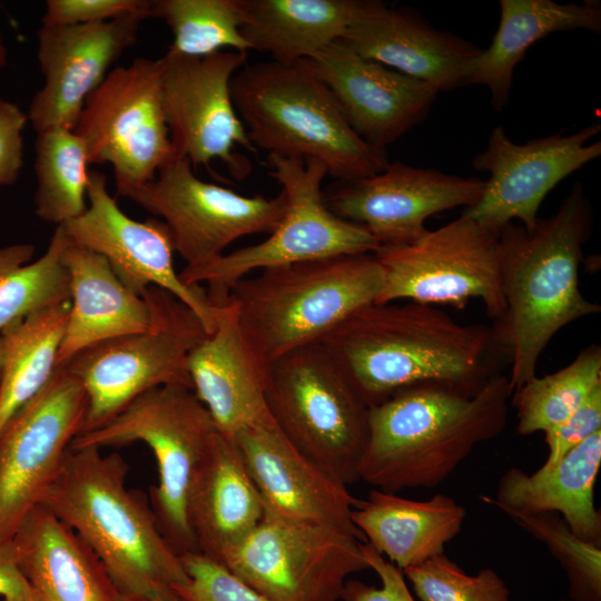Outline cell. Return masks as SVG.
Segmentation results:
<instances>
[{
	"mask_svg": "<svg viewBox=\"0 0 601 601\" xmlns=\"http://www.w3.org/2000/svg\"><path fill=\"white\" fill-rule=\"evenodd\" d=\"M250 50L274 61L309 60L341 40L364 0H239Z\"/></svg>",
	"mask_w": 601,
	"mask_h": 601,
	"instance_id": "31",
	"label": "cell"
},
{
	"mask_svg": "<svg viewBox=\"0 0 601 601\" xmlns=\"http://www.w3.org/2000/svg\"><path fill=\"white\" fill-rule=\"evenodd\" d=\"M508 516L542 542L560 563L569 581L571 600L601 601V546L575 535L554 512Z\"/></svg>",
	"mask_w": 601,
	"mask_h": 601,
	"instance_id": "37",
	"label": "cell"
},
{
	"mask_svg": "<svg viewBox=\"0 0 601 601\" xmlns=\"http://www.w3.org/2000/svg\"><path fill=\"white\" fill-rule=\"evenodd\" d=\"M115 601H186L177 594L169 595H124L119 594Z\"/></svg>",
	"mask_w": 601,
	"mask_h": 601,
	"instance_id": "45",
	"label": "cell"
},
{
	"mask_svg": "<svg viewBox=\"0 0 601 601\" xmlns=\"http://www.w3.org/2000/svg\"><path fill=\"white\" fill-rule=\"evenodd\" d=\"M62 260L70 308L57 367L90 346L149 327L147 300L119 280L104 256L69 239Z\"/></svg>",
	"mask_w": 601,
	"mask_h": 601,
	"instance_id": "28",
	"label": "cell"
},
{
	"mask_svg": "<svg viewBox=\"0 0 601 601\" xmlns=\"http://www.w3.org/2000/svg\"><path fill=\"white\" fill-rule=\"evenodd\" d=\"M73 131L90 165L112 167L119 195L152 180L178 157L162 106L160 59L136 58L111 69L87 98Z\"/></svg>",
	"mask_w": 601,
	"mask_h": 601,
	"instance_id": "12",
	"label": "cell"
},
{
	"mask_svg": "<svg viewBox=\"0 0 601 601\" xmlns=\"http://www.w3.org/2000/svg\"><path fill=\"white\" fill-rule=\"evenodd\" d=\"M601 131L594 122L573 134H555L515 144L503 126L490 134L486 148L472 159L477 171H487L483 193L464 215L499 234L519 219L529 231L539 220L545 196L565 177L601 155V141L588 144Z\"/></svg>",
	"mask_w": 601,
	"mask_h": 601,
	"instance_id": "17",
	"label": "cell"
},
{
	"mask_svg": "<svg viewBox=\"0 0 601 601\" xmlns=\"http://www.w3.org/2000/svg\"><path fill=\"white\" fill-rule=\"evenodd\" d=\"M268 165L269 175L288 200L286 213L270 236L178 273L186 285L206 284L214 303L226 300L231 286L255 270L342 255L374 254L380 248L366 229L326 207L322 183L328 173L321 161L268 154Z\"/></svg>",
	"mask_w": 601,
	"mask_h": 601,
	"instance_id": "9",
	"label": "cell"
},
{
	"mask_svg": "<svg viewBox=\"0 0 601 601\" xmlns=\"http://www.w3.org/2000/svg\"><path fill=\"white\" fill-rule=\"evenodd\" d=\"M233 439L266 514L362 535L352 521L357 499L347 485L302 454L269 414Z\"/></svg>",
	"mask_w": 601,
	"mask_h": 601,
	"instance_id": "21",
	"label": "cell"
},
{
	"mask_svg": "<svg viewBox=\"0 0 601 601\" xmlns=\"http://www.w3.org/2000/svg\"><path fill=\"white\" fill-rule=\"evenodd\" d=\"M485 180L461 177L395 160L370 177L341 181L324 194L337 217L366 229L380 247L402 246L427 231L425 220L439 213L472 207Z\"/></svg>",
	"mask_w": 601,
	"mask_h": 601,
	"instance_id": "18",
	"label": "cell"
},
{
	"mask_svg": "<svg viewBox=\"0 0 601 601\" xmlns=\"http://www.w3.org/2000/svg\"><path fill=\"white\" fill-rule=\"evenodd\" d=\"M150 17L171 30L170 52L203 57L225 48L250 50L240 32L244 13L239 0H154Z\"/></svg>",
	"mask_w": 601,
	"mask_h": 601,
	"instance_id": "36",
	"label": "cell"
},
{
	"mask_svg": "<svg viewBox=\"0 0 601 601\" xmlns=\"http://www.w3.org/2000/svg\"><path fill=\"white\" fill-rule=\"evenodd\" d=\"M14 559L39 601H115L101 561L50 510H31L11 539Z\"/></svg>",
	"mask_w": 601,
	"mask_h": 601,
	"instance_id": "25",
	"label": "cell"
},
{
	"mask_svg": "<svg viewBox=\"0 0 601 601\" xmlns=\"http://www.w3.org/2000/svg\"><path fill=\"white\" fill-rule=\"evenodd\" d=\"M559 601H574V600L568 599V600H559Z\"/></svg>",
	"mask_w": 601,
	"mask_h": 601,
	"instance_id": "48",
	"label": "cell"
},
{
	"mask_svg": "<svg viewBox=\"0 0 601 601\" xmlns=\"http://www.w3.org/2000/svg\"><path fill=\"white\" fill-rule=\"evenodd\" d=\"M601 431V386L562 424L545 432L548 457L542 467L556 464L569 451Z\"/></svg>",
	"mask_w": 601,
	"mask_h": 601,
	"instance_id": "41",
	"label": "cell"
},
{
	"mask_svg": "<svg viewBox=\"0 0 601 601\" xmlns=\"http://www.w3.org/2000/svg\"><path fill=\"white\" fill-rule=\"evenodd\" d=\"M159 59L162 106L176 155L193 168L219 160L234 178L245 179L252 164L236 148L257 149L235 109L230 81L246 65L247 52L189 57L167 50Z\"/></svg>",
	"mask_w": 601,
	"mask_h": 601,
	"instance_id": "16",
	"label": "cell"
},
{
	"mask_svg": "<svg viewBox=\"0 0 601 601\" xmlns=\"http://www.w3.org/2000/svg\"><path fill=\"white\" fill-rule=\"evenodd\" d=\"M264 505L234 439L217 433L187 505L197 550L220 562L264 518Z\"/></svg>",
	"mask_w": 601,
	"mask_h": 601,
	"instance_id": "27",
	"label": "cell"
},
{
	"mask_svg": "<svg viewBox=\"0 0 601 601\" xmlns=\"http://www.w3.org/2000/svg\"><path fill=\"white\" fill-rule=\"evenodd\" d=\"M362 539L264 513L258 525L219 563L273 601H339L348 577L370 569Z\"/></svg>",
	"mask_w": 601,
	"mask_h": 601,
	"instance_id": "13",
	"label": "cell"
},
{
	"mask_svg": "<svg viewBox=\"0 0 601 601\" xmlns=\"http://www.w3.org/2000/svg\"><path fill=\"white\" fill-rule=\"evenodd\" d=\"M512 393L505 374L475 395L441 384L397 391L370 407L359 480L390 493L440 485L503 432Z\"/></svg>",
	"mask_w": 601,
	"mask_h": 601,
	"instance_id": "3",
	"label": "cell"
},
{
	"mask_svg": "<svg viewBox=\"0 0 601 601\" xmlns=\"http://www.w3.org/2000/svg\"><path fill=\"white\" fill-rule=\"evenodd\" d=\"M383 269L374 254L342 255L265 268L229 289L242 331L270 364L319 342L359 308L377 300Z\"/></svg>",
	"mask_w": 601,
	"mask_h": 601,
	"instance_id": "6",
	"label": "cell"
},
{
	"mask_svg": "<svg viewBox=\"0 0 601 601\" xmlns=\"http://www.w3.org/2000/svg\"><path fill=\"white\" fill-rule=\"evenodd\" d=\"M420 601H510L504 580L491 568L466 574L445 553L403 570Z\"/></svg>",
	"mask_w": 601,
	"mask_h": 601,
	"instance_id": "38",
	"label": "cell"
},
{
	"mask_svg": "<svg viewBox=\"0 0 601 601\" xmlns=\"http://www.w3.org/2000/svg\"><path fill=\"white\" fill-rule=\"evenodd\" d=\"M601 386V348L592 344L561 370L536 375L513 391L519 435L548 432L568 420Z\"/></svg>",
	"mask_w": 601,
	"mask_h": 601,
	"instance_id": "35",
	"label": "cell"
},
{
	"mask_svg": "<svg viewBox=\"0 0 601 601\" xmlns=\"http://www.w3.org/2000/svg\"><path fill=\"white\" fill-rule=\"evenodd\" d=\"M0 601H10V600L1 599Z\"/></svg>",
	"mask_w": 601,
	"mask_h": 601,
	"instance_id": "49",
	"label": "cell"
},
{
	"mask_svg": "<svg viewBox=\"0 0 601 601\" xmlns=\"http://www.w3.org/2000/svg\"><path fill=\"white\" fill-rule=\"evenodd\" d=\"M128 197L167 226L185 267L203 266L221 256L233 242L253 234H272L288 200L244 196L199 179L186 157H176L156 177Z\"/></svg>",
	"mask_w": 601,
	"mask_h": 601,
	"instance_id": "14",
	"label": "cell"
},
{
	"mask_svg": "<svg viewBox=\"0 0 601 601\" xmlns=\"http://www.w3.org/2000/svg\"><path fill=\"white\" fill-rule=\"evenodd\" d=\"M215 325L191 348L187 368L197 398L217 430L234 437L268 414V367L246 339L235 304L215 303Z\"/></svg>",
	"mask_w": 601,
	"mask_h": 601,
	"instance_id": "24",
	"label": "cell"
},
{
	"mask_svg": "<svg viewBox=\"0 0 601 601\" xmlns=\"http://www.w3.org/2000/svg\"><path fill=\"white\" fill-rule=\"evenodd\" d=\"M500 22L489 48L475 59L469 85L487 88L501 112L509 102L516 65L529 48L546 36L574 29L601 31L599 1L558 3L552 0H500Z\"/></svg>",
	"mask_w": 601,
	"mask_h": 601,
	"instance_id": "30",
	"label": "cell"
},
{
	"mask_svg": "<svg viewBox=\"0 0 601 601\" xmlns=\"http://www.w3.org/2000/svg\"><path fill=\"white\" fill-rule=\"evenodd\" d=\"M141 296L150 308L147 329L90 346L61 365L78 378L87 396L81 432L106 423L152 388L181 385L193 390L187 358L207 333L200 318L162 288L150 286Z\"/></svg>",
	"mask_w": 601,
	"mask_h": 601,
	"instance_id": "10",
	"label": "cell"
},
{
	"mask_svg": "<svg viewBox=\"0 0 601 601\" xmlns=\"http://www.w3.org/2000/svg\"><path fill=\"white\" fill-rule=\"evenodd\" d=\"M86 211L63 225L68 238L104 256L119 280L138 295L159 287L176 296L200 318L207 333L215 325L216 305L201 285H186L173 263L170 233L157 218L127 216L107 189L106 176L90 171Z\"/></svg>",
	"mask_w": 601,
	"mask_h": 601,
	"instance_id": "19",
	"label": "cell"
},
{
	"mask_svg": "<svg viewBox=\"0 0 601 601\" xmlns=\"http://www.w3.org/2000/svg\"><path fill=\"white\" fill-rule=\"evenodd\" d=\"M0 598L10 601H39L17 565L11 540L0 543Z\"/></svg>",
	"mask_w": 601,
	"mask_h": 601,
	"instance_id": "44",
	"label": "cell"
},
{
	"mask_svg": "<svg viewBox=\"0 0 601 601\" xmlns=\"http://www.w3.org/2000/svg\"><path fill=\"white\" fill-rule=\"evenodd\" d=\"M150 0H48L43 27L96 24L139 17L150 18Z\"/></svg>",
	"mask_w": 601,
	"mask_h": 601,
	"instance_id": "40",
	"label": "cell"
},
{
	"mask_svg": "<svg viewBox=\"0 0 601 601\" xmlns=\"http://www.w3.org/2000/svg\"><path fill=\"white\" fill-rule=\"evenodd\" d=\"M364 559L381 580V587L348 579L342 592V601H415L405 582L403 571L373 550L362 544Z\"/></svg>",
	"mask_w": 601,
	"mask_h": 601,
	"instance_id": "42",
	"label": "cell"
},
{
	"mask_svg": "<svg viewBox=\"0 0 601 601\" xmlns=\"http://www.w3.org/2000/svg\"><path fill=\"white\" fill-rule=\"evenodd\" d=\"M374 256L384 275L376 304L407 299L462 308L477 298L494 322L504 314L499 234L464 215Z\"/></svg>",
	"mask_w": 601,
	"mask_h": 601,
	"instance_id": "11",
	"label": "cell"
},
{
	"mask_svg": "<svg viewBox=\"0 0 601 601\" xmlns=\"http://www.w3.org/2000/svg\"><path fill=\"white\" fill-rule=\"evenodd\" d=\"M1 365H2V342L0 336V374H1Z\"/></svg>",
	"mask_w": 601,
	"mask_h": 601,
	"instance_id": "47",
	"label": "cell"
},
{
	"mask_svg": "<svg viewBox=\"0 0 601 601\" xmlns=\"http://www.w3.org/2000/svg\"><path fill=\"white\" fill-rule=\"evenodd\" d=\"M35 213L45 221L63 225L88 207L90 165L83 140L73 131L49 129L37 134Z\"/></svg>",
	"mask_w": 601,
	"mask_h": 601,
	"instance_id": "34",
	"label": "cell"
},
{
	"mask_svg": "<svg viewBox=\"0 0 601 601\" xmlns=\"http://www.w3.org/2000/svg\"><path fill=\"white\" fill-rule=\"evenodd\" d=\"M465 518V508L445 494L417 501L377 489L352 512L365 543L402 571L445 553Z\"/></svg>",
	"mask_w": 601,
	"mask_h": 601,
	"instance_id": "29",
	"label": "cell"
},
{
	"mask_svg": "<svg viewBox=\"0 0 601 601\" xmlns=\"http://www.w3.org/2000/svg\"><path fill=\"white\" fill-rule=\"evenodd\" d=\"M265 402L278 430L302 454L345 485L359 481L370 406L321 342L269 364Z\"/></svg>",
	"mask_w": 601,
	"mask_h": 601,
	"instance_id": "7",
	"label": "cell"
},
{
	"mask_svg": "<svg viewBox=\"0 0 601 601\" xmlns=\"http://www.w3.org/2000/svg\"><path fill=\"white\" fill-rule=\"evenodd\" d=\"M69 308L70 300L45 308L0 333V432L52 377Z\"/></svg>",
	"mask_w": 601,
	"mask_h": 601,
	"instance_id": "32",
	"label": "cell"
},
{
	"mask_svg": "<svg viewBox=\"0 0 601 601\" xmlns=\"http://www.w3.org/2000/svg\"><path fill=\"white\" fill-rule=\"evenodd\" d=\"M142 21L129 17L96 24L41 26L37 59L45 82L27 112L37 134L73 130L87 98L114 62L136 45Z\"/></svg>",
	"mask_w": 601,
	"mask_h": 601,
	"instance_id": "20",
	"label": "cell"
},
{
	"mask_svg": "<svg viewBox=\"0 0 601 601\" xmlns=\"http://www.w3.org/2000/svg\"><path fill=\"white\" fill-rule=\"evenodd\" d=\"M359 56L421 80L440 91L469 85L481 52L474 43L434 28L411 7L364 0L341 39Z\"/></svg>",
	"mask_w": 601,
	"mask_h": 601,
	"instance_id": "23",
	"label": "cell"
},
{
	"mask_svg": "<svg viewBox=\"0 0 601 601\" xmlns=\"http://www.w3.org/2000/svg\"><path fill=\"white\" fill-rule=\"evenodd\" d=\"M68 240L62 226H57L46 252L36 260L32 244L0 247V333L36 312L70 300L62 260Z\"/></svg>",
	"mask_w": 601,
	"mask_h": 601,
	"instance_id": "33",
	"label": "cell"
},
{
	"mask_svg": "<svg viewBox=\"0 0 601 601\" xmlns=\"http://www.w3.org/2000/svg\"><path fill=\"white\" fill-rule=\"evenodd\" d=\"M352 129L385 149L421 124L439 91L430 85L364 58L337 40L309 59Z\"/></svg>",
	"mask_w": 601,
	"mask_h": 601,
	"instance_id": "22",
	"label": "cell"
},
{
	"mask_svg": "<svg viewBox=\"0 0 601 601\" xmlns=\"http://www.w3.org/2000/svg\"><path fill=\"white\" fill-rule=\"evenodd\" d=\"M593 213L580 181L556 213L526 230L510 223L499 231L503 316L494 322L510 359L512 392L535 376L541 353L565 325L601 311L580 289L579 268Z\"/></svg>",
	"mask_w": 601,
	"mask_h": 601,
	"instance_id": "2",
	"label": "cell"
},
{
	"mask_svg": "<svg viewBox=\"0 0 601 601\" xmlns=\"http://www.w3.org/2000/svg\"><path fill=\"white\" fill-rule=\"evenodd\" d=\"M128 472L119 453L70 447L40 504L93 551L119 594H173L188 575L150 503L127 486Z\"/></svg>",
	"mask_w": 601,
	"mask_h": 601,
	"instance_id": "4",
	"label": "cell"
},
{
	"mask_svg": "<svg viewBox=\"0 0 601 601\" xmlns=\"http://www.w3.org/2000/svg\"><path fill=\"white\" fill-rule=\"evenodd\" d=\"M28 115L14 102L0 98V186L17 181L23 166L22 131Z\"/></svg>",
	"mask_w": 601,
	"mask_h": 601,
	"instance_id": "43",
	"label": "cell"
},
{
	"mask_svg": "<svg viewBox=\"0 0 601 601\" xmlns=\"http://www.w3.org/2000/svg\"><path fill=\"white\" fill-rule=\"evenodd\" d=\"M230 93L256 149L316 159L341 181L373 176L390 164L386 149L352 129L309 60L245 65L233 76Z\"/></svg>",
	"mask_w": 601,
	"mask_h": 601,
	"instance_id": "5",
	"label": "cell"
},
{
	"mask_svg": "<svg viewBox=\"0 0 601 601\" xmlns=\"http://www.w3.org/2000/svg\"><path fill=\"white\" fill-rule=\"evenodd\" d=\"M601 465V431L569 451L551 467L526 473L510 467L493 496H481L504 514L554 512L582 540L601 546V513L594 485Z\"/></svg>",
	"mask_w": 601,
	"mask_h": 601,
	"instance_id": "26",
	"label": "cell"
},
{
	"mask_svg": "<svg viewBox=\"0 0 601 601\" xmlns=\"http://www.w3.org/2000/svg\"><path fill=\"white\" fill-rule=\"evenodd\" d=\"M218 432L191 388L166 385L141 394L100 426L79 433L70 447L146 444L158 471L150 505L162 535L183 555L198 552L188 521V497Z\"/></svg>",
	"mask_w": 601,
	"mask_h": 601,
	"instance_id": "8",
	"label": "cell"
},
{
	"mask_svg": "<svg viewBox=\"0 0 601 601\" xmlns=\"http://www.w3.org/2000/svg\"><path fill=\"white\" fill-rule=\"evenodd\" d=\"M180 558L188 581L173 591L186 601H273L199 552L185 553Z\"/></svg>",
	"mask_w": 601,
	"mask_h": 601,
	"instance_id": "39",
	"label": "cell"
},
{
	"mask_svg": "<svg viewBox=\"0 0 601 601\" xmlns=\"http://www.w3.org/2000/svg\"><path fill=\"white\" fill-rule=\"evenodd\" d=\"M7 61H8L7 48H6L4 43H3L2 37L0 35V72L7 66Z\"/></svg>",
	"mask_w": 601,
	"mask_h": 601,
	"instance_id": "46",
	"label": "cell"
},
{
	"mask_svg": "<svg viewBox=\"0 0 601 601\" xmlns=\"http://www.w3.org/2000/svg\"><path fill=\"white\" fill-rule=\"evenodd\" d=\"M319 342L370 407L418 384L475 395L510 365L493 326L461 324L413 302L364 306Z\"/></svg>",
	"mask_w": 601,
	"mask_h": 601,
	"instance_id": "1",
	"label": "cell"
},
{
	"mask_svg": "<svg viewBox=\"0 0 601 601\" xmlns=\"http://www.w3.org/2000/svg\"><path fill=\"white\" fill-rule=\"evenodd\" d=\"M87 406L81 383L58 366L0 432V543L41 503L83 428Z\"/></svg>",
	"mask_w": 601,
	"mask_h": 601,
	"instance_id": "15",
	"label": "cell"
}]
</instances>
